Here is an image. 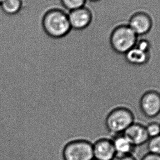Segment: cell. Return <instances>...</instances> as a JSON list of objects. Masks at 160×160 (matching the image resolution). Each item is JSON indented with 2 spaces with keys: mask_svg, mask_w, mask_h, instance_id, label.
Segmentation results:
<instances>
[{
  "mask_svg": "<svg viewBox=\"0 0 160 160\" xmlns=\"http://www.w3.org/2000/svg\"><path fill=\"white\" fill-rule=\"evenodd\" d=\"M141 160H160V155L148 152L143 156Z\"/></svg>",
  "mask_w": 160,
  "mask_h": 160,
  "instance_id": "obj_18",
  "label": "cell"
},
{
  "mask_svg": "<svg viewBox=\"0 0 160 160\" xmlns=\"http://www.w3.org/2000/svg\"><path fill=\"white\" fill-rule=\"evenodd\" d=\"M87 1H91V2H97V1H99L100 0H87Z\"/></svg>",
  "mask_w": 160,
  "mask_h": 160,
  "instance_id": "obj_19",
  "label": "cell"
},
{
  "mask_svg": "<svg viewBox=\"0 0 160 160\" xmlns=\"http://www.w3.org/2000/svg\"><path fill=\"white\" fill-rule=\"evenodd\" d=\"M122 134L135 148L147 143L149 139L145 126L139 123H133Z\"/></svg>",
  "mask_w": 160,
  "mask_h": 160,
  "instance_id": "obj_9",
  "label": "cell"
},
{
  "mask_svg": "<svg viewBox=\"0 0 160 160\" xmlns=\"http://www.w3.org/2000/svg\"><path fill=\"white\" fill-rule=\"evenodd\" d=\"M94 158L97 160H112L116 152L111 139L98 138L93 144Z\"/></svg>",
  "mask_w": 160,
  "mask_h": 160,
  "instance_id": "obj_8",
  "label": "cell"
},
{
  "mask_svg": "<svg viewBox=\"0 0 160 160\" xmlns=\"http://www.w3.org/2000/svg\"><path fill=\"white\" fill-rule=\"evenodd\" d=\"M64 9L68 12L86 6L87 0H60Z\"/></svg>",
  "mask_w": 160,
  "mask_h": 160,
  "instance_id": "obj_13",
  "label": "cell"
},
{
  "mask_svg": "<svg viewBox=\"0 0 160 160\" xmlns=\"http://www.w3.org/2000/svg\"><path fill=\"white\" fill-rule=\"evenodd\" d=\"M68 17L72 30H83L91 25L93 15L91 10L85 6L69 12Z\"/></svg>",
  "mask_w": 160,
  "mask_h": 160,
  "instance_id": "obj_7",
  "label": "cell"
},
{
  "mask_svg": "<svg viewBox=\"0 0 160 160\" xmlns=\"http://www.w3.org/2000/svg\"><path fill=\"white\" fill-rule=\"evenodd\" d=\"M65 160H92L93 144L88 141L78 140L69 143L64 151Z\"/></svg>",
  "mask_w": 160,
  "mask_h": 160,
  "instance_id": "obj_4",
  "label": "cell"
},
{
  "mask_svg": "<svg viewBox=\"0 0 160 160\" xmlns=\"http://www.w3.org/2000/svg\"><path fill=\"white\" fill-rule=\"evenodd\" d=\"M111 140L115 150L116 155H132V152L136 148L123 134L114 136Z\"/></svg>",
  "mask_w": 160,
  "mask_h": 160,
  "instance_id": "obj_11",
  "label": "cell"
},
{
  "mask_svg": "<svg viewBox=\"0 0 160 160\" xmlns=\"http://www.w3.org/2000/svg\"><path fill=\"white\" fill-rule=\"evenodd\" d=\"M147 149L149 153L160 155V136L149 138L147 142Z\"/></svg>",
  "mask_w": 160,
  "mask_h": 160,
  "instance_id": "obj_14",
  "label": "cell"
},
{
  "mask_svg": "<svg viewBox=\"0 0 160 160\" xmlns=\"http://www.w3.org/2000/svg\"><path fill=\"white\" fill-rule=\"evenodd\" d=\"M96 160V159H94H94H93V160Z\"/></svg>",
  "mask_w": 160,
  "mask_h": 160,
  "instance_id": "obj_21",
  "label": "cell"
},
{
  "mask_svg": "<svg viewBox=\"0 0 160 160\" xmlns=\"http://www.w3.org/2000/svg\"><path fill=\"white\" fill-rule=\"evenodd\" d=\"M139 107L143 115L148 118H154L160 113V93L155 91H149L142 94Z\"/></svg>",
  "mask_w": 160,
  "mask_h": 160,
  "instance_id": "obj_5",
  "label": "cell"
},
{
  "mask_svg": "<svg viewBox=\"0 0 160 160\" xmlns=\"http://www.w3.org/2000/svg\"><path fill=\"white\" fill-rule=\"evenodd\" d=\"M112 160H136V159L132 155H116L115 156Z\"/></svg>",
  "mask_w": 160,
  "mask_h": 160,
  "instance_id": "obj_17",
  "label": "cell"
},
{
  "mask_svg": "<svg viewBox=\"0 0 160 160\" xmlns=\"http://www.w3.org/2000/svg\"><path fill=\"white\" fill-rule=\"evenodd\" d=\"M138 36L128 24H121L115 27L110 36V43L114 51L125 54L136 46Z\"/></svg>",
  "mask_w": 160,
  "mask_h": 160,
  "instance_id": "obj_2",
  "label": "cell"
},
{
  "mask_svg": "<svg viewBox=\"0 0 160 160\" xmlns=\"http://www.w3.org/2000/svg\"><path fill=\"white\" fill-rule=\"evenodd\" d=\"M133 113L125 107H118L111 110L105 118V127L114 136L122 134L134 123Z\"/></svg>",
  "mask_w": 160,
  "mask_h": 160,
  "instance_id": "obj_3",
  "label": "cell"
},
{
  "mask_svg": "<svg viewBox=\"0 0 160 160\" xmlns=\"http://www.w3.org/2000/svg\"><path fill=\"white\" fill-rule=\"evenodd\" d=\"M23 6V0H4L0 5L3 12L8 16H14L19 13Z\"/></svg>",
  "mask_w": 160,
  "mask_h": 160,
  "instance_id": "obj_12",
  "label": "cell"
},
{
  "mask_svg": "<svg viewBox=\"0 0 160 160\" xmlns=\"http://www.w3.org/2000/svg\"><path fill=\"white\" fill-rule=\"evenodd\" d=\"M136 46L138 47L139 48L144 50L145 51L150 52L151 51V46L149 41L145 39L139 40L138 39V41L137 42Z\"/></svg>",
  "mask_w": 160,
  "mask_h": 160,
  "instance_id": "obj_16",
  "label": "cell"
},
{
  "mask_svg": "<svg viewBox=\"0 0 160 160\" xmlns=\"http://www.w3.org/2000/svg\"><path fill=\"white\" fill-rule=\"evenodd\" d=\"M145 128L149 138L160 136V124L158 123H150Z\"/></svg>",
  "mask_w": 160,
  "mask_h": 160,
  "instance_id": "obj_15",
  "label": "cell"
},
{
  "mask_svg": "<svg viewBox=\"0 0 160 160\" xmlns=\"http://www.w3.org/2000/svg\"><path fill=\"white\" fill-rule=\"evenodd\" d=\"M41 24L45 33L54 39L64 38L72 30L68 12L58 7L51 8L45 12Z\"/></svg>",
  "mask_w": 160,
  "mask_h": 160,
  "instance_id": "obj_1",
  "label": "cell"
},
{
  "mask_svg": "<svg viewBox=\"0 0 160 160\" xmlns=\"http://www.w3.org/2000/svg\"><path fill=\"white\" fill-rule=\"evenodd\" d=\"M127 24L138 36H144L151 31L153 20L146 12H136L130 17Z\"/></svg>",
  "mask_w": 160,
  "mask_h": 160,
  "instance_id": "obj_6",
  "label": "cell"
},
{
  "mask_svg": "<svg viewBox=\"0 0 160 160\" xmlns=\"http://www.w3.org/2000/svg\"><path fill=\"white\" fill-rule=\"evenodd\" d=\"M125 58L127 62L134 65H142L149 62L150 52L145 51L134 46L125 54Z\"/></svg>",
  "mask_w": 160,
  "mask_h": 160,
  "instance_id": "obj_10",
  "label": "cell"
},
{
  "mask_svg": "<svg viewBox=\"0 0 160 160\" xmlns=\"http://www.w3.org/2000/svg\"><path fill=\"white\" fill-rule=\"evenodd\" d=\"M3 1H4V0H0V5L2 3V2Z\"/></svg>",
  "mask_w": 160,
  "mask_h": 160,
  "instance_id": "obj_20",
  "label": "cell"
}]
</instances>
